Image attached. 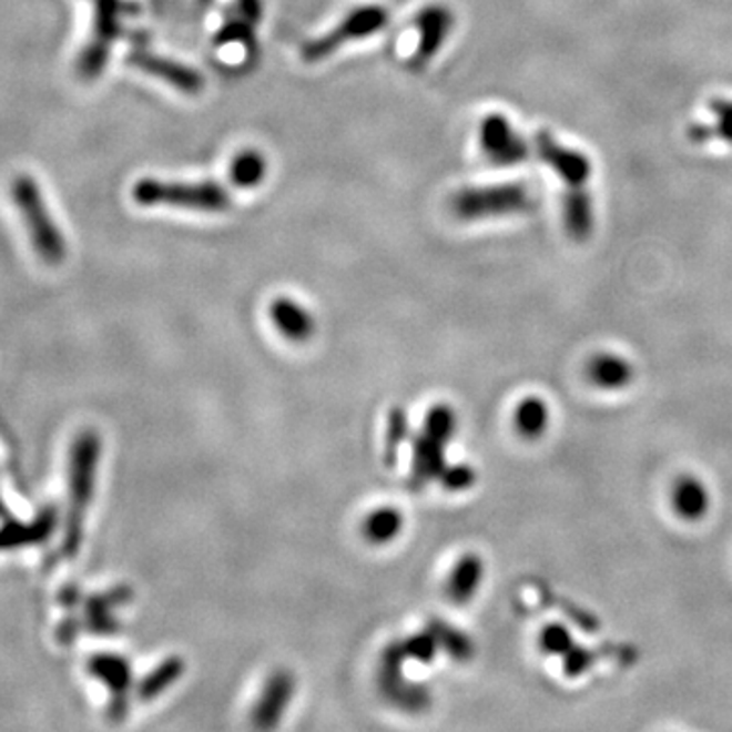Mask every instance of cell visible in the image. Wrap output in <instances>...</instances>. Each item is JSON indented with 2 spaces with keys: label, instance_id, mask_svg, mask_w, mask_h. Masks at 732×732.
<instances>
[{
  "label": "cell",
  "instance_id": "1",
  "mask_svg": "<svg viewBox=\"0 0 732 732\" xmlns=\"http://www.w3.org/2000/svg\"><path fill=\"white\" fill-rule=\"evenodd\" d=\"M100 448L102 444L94 431H82L73 441L70 458V509L65 517L61 548L65 558H75L84 541L85 511L94 497Z\"/></svg>",
  "mask_w": 732,
  "mask_h": 732
},
{
  "label": "cell",
  "instance_id": "2",
  "mask_svg": "<svg viewBox=\"0 0 732 732\" xmlns=\"http://www.w3.org/2000/svg\"><path fill=\"white\" fill-rule=\"evenodd\" d=\"M536 197L525 183H492L462 187L450 197L451 214L462 222L529 214Z\"/></svg>",
  "mask_w": 732,
  "mask_h": 732
},
{
  "label": "cell",
  "instance_id": "3",
  "mask_svg": "<svg viewBox=\"0 0 732 732\" xmlns=\"http://www.w3.org/2000/svg\"><path fill=\"white\" fill-rule=\"evenodd\" d=\"M11 195L14 206L19 207L29 238L33 243L37 255L48 265H60L65 258V241L61 236L55 220L51 218L43 192L33 175L19 173L11 183Z\"/></svg>",
  "mask_w": 732,
  "mask_h": 732
},
{
  "label": "cell",
  "instance_id": "4",
  "mask_svg": "<svg viewBox=\"0 0 732 732\" xmlns=\"http://www.w3.org/2000/svg\"><path fill=\"white\" fill-rule=\"evenodd\" d=\"M133 200L139 206L187 207L212 214L231 206V195L218 183L161 182L155 177L134 183Z\"/></svg>",
  "mask_w": 732,
  "mask_h": 732
},
{
  "label": "cell",
  "instance_id": "5",
  "mask_svg": "<svg viewBox=\"0 0 732 732\" xmlns=\"http://www.w3.org/2000/svg\"><path fill=\"white\" fill-rule=\"evenodd\" d=\"M387 21H389V12L385 11L383 7H378V4L354 9L332 31L307 41L302 48V60L305 63H317V61L326 60L329 55H334L342 45L356 41V39L375 35L387 24Z\"/></svg>",
  "mask_w": 732,
  "mask_h": 732
},
{
  "label": "cell",
  "instance_id": "6",
  "mask_svg": "<svg viewBox=\"0 0 732 732\" xmlns=\"http://www.w3.org/2000/svg\"><path fill=\"white\" fill-rule=\"evenodd\" d=\"M124 12H126V4L122 0H94L92 39L82 49L80 60H78V73L84 80H94L104 72L106 61H109L110 45L121 35Z\"/></svg>",
  "mask_w": 732,
  "mask_h": 732
},
{
  "label": "cell",
  "instance_id": "7",
  "mask_svg": "<svg viewBox=\"0 0 732 732\" xmlns=\"http://www.w3.org/2000/svg\"><path fill=\"white\" fill-rule=\"evenodd\" d=\"M478 141L482 155L497 167L519 165L529 155V146L523 136L515 131L511 121L500 112H490L482 119Z\"/></svg>",
  "mask_w": 732,
  "mask_h": 732
},
{
  "label": "cell",
  "instance_id": "8",
  "mask_svg": "<svg viewBox=\"0 0 732 732\" xmlns=\"http://www.w3.org/2000/svg\"><path fill=\"white\" fill-rule=\"evenodd\" d=\"M536 153L566 187H586L592 177V159L580 149L563 145L548 131L536 134Z\"/></svg>",
  "mask_w": 732,
  "mask_h": 732
},
{
  "label": "cell",
  "instance_id": "9",
  "mask_svg": "<svg viewBox=\"0 0 732 732\" xmlns=\"http://www.w3.org/2000/svg\"><path fill=\"white\" fill-rule=\"evenodd\" d=\"M88 671L104 683L112 694L110 702V719H124L129 710V690L133 685V670L126 659L112 653H98L88 661Z\"/></svg>",
  "mask_w": 732,
  "mask_h": 732
},
{
  "label": "cell",
  "instance_id": "10",
  "mask_svg": "<svg viewBox=\"0 0 732 732\" xmlns=\"http://www.w3.org/2000/svg\"><path fill=\"white\" fill-rule=\"evenodd\" d=\"M415 27L419 33V41L409 63L415 70H421L438 55L439 49L446 43L454 27V14L450 9L441 4H431L417 14Z\"/></svg>",
  "mask_w": 732,
  "mask_h": 732
},
{
  "label": "cell",
  "instance_id": "11",
  "mask_svg": "<svg viewBox=\"0 0 732 732\" xmlns=\"http://www.w3.org/2000/svg\"><path fill=\"white\" fill-rule=\"evenodd\" d=\"M129 61L133 63L136 70L149 73L157 80H163L165 84L180 90L183 94H200L206 85L204 75L197 70H192V68H187L185 63H180V61L155 55L151 51H136L129 58Z\"/></svg>",
  "mask_w": 732,
  "mask_h": 732
},
{
  "label": "cell",
  "instance_id": "12",
  "mask_svg": "<svg viewBox=\"0 0 732 732\" xmlns=\"http://www.w3.org/2000/svg\"><path fill=\"white\" fill-rule=\"evenodd\" d=\"M295 694V680L287 670L275 671L253 710V722L256 729H273L281 722L283 712L289 706Z\"/></svg>",
  "mask_w": 732,
  "mask_h": 732
},
{
  "label": "cell",
  "instance_id": "13",
  "mask_svg": "<svg viewBox=\"0 0 732 732\" xmlns=\"http://www.w3.org/2000/svg\"><path fill=\"white\" fill-rule=\"evenodd\" d=\"M670 497L671 509L685 523L702 521L712 507L710 490L704 485V480L698 476H680L671 487Z\"/></svg>",
  "mask_w": 732,
  "mask_h": 732
},
{
  "label": "cell",
  "instance_id": "14",
  "mask_svg": "<svg viewBox=\"0 0 732 732\" xmlns=\"http://www.w3.org/2000/svg\"><path fill=\"white\" fill-rule=\"evenodd\" d=\"M594 204L586 187H568L561 200V222L563 231L576 241H588L594 232Z\"/></svg>",
  "mask_w": 732,
  "mask_h": 732
},
{
  "label": "cell",
  "instance_id": "15",
  "mask_svg": "<svg viewBox=\"0 0 732 732\" xmlns=\"http://www.w3.org/2000/svg\"><path fill=\"white\" fill-rule=\"evenodd\" d=\"M133 590L126 586H116L106 594H94L85 600V629L100 637H110L119 631V621L112 610L131 602Z\"/></svg>",
  "mask_w": 732,
  "mask_h": 732
},
{
  "label": "cell",
  "instance_id": "16",
  "mask_svg": "<svg viewBox=\"0 0 732 732\" xmlns=\"http://www.w3.org/2000/svg\"><path fill=\"white\" fill-rule=\"evenodd\" d=\"M268 316L281 334L293 342L309 340L316 332V319L305 309L304 305L297 304L289 297H277L268 305Z\"/></svg>",
  "mask_w": 732,
  "mask_h": 732
},
{
  "label": "cell",
  "instance_id": "17",
  "mask_svg": "<svg viewBox=\"0 0 732 732\" xmlns=\"http://www.w3.org/2000/svg\"><path fill=\"white\" fill-rule=\"evenodd\" d=\"M586 375L594 387L612 393L627 389L633 383L634 370L633 365L621 354L598 353L588 360Z\"/></svg>",
  "mask_w": 732,
  "mask_h": 732
},
{
  "label": "cell",
  "instance_id": "18",
  "mask_svg": "<svg viewBox=\"0 0 732 732\" xmlns=\"http://www.w3.org/2000/svg\"><path fill=\"white\" fill-rule=\"evenodd\" d=\"M55 525H58V511L53 507H48L39 512V517L31 525L7 521L0 527V549L43 543L53 533Z\"/></svg>",
  "mask_w": 732,
  "mask_h": 732
},
{
  "label": "cell",
  "instance_id": "19",
  "mask_svg": "<svg viewBox=\"0 0 732 732\" xmlns=\"http://www.w3.org/2000/svg\"><path fill=\"white\" fill-rule=\"evenodd\" d=\"M261 12H263L261 0H236V9L226 19V23L222 24L216 43L218 45L251 43L255 37L256 23L261 21Z\"/></svg>",
  "mask_w": 732,
  "mask_h": 732
},
{
  "label": "cell",
  "instance_id": "20",
  "mask_svg": "<svg viewBox=\"0 0 732 732\" xmlns=\"http://www.w3.org/2000/svg\"><path fill=\"white\" fill-rule=\"evenodd\" d=\"M444 446L446 444L431 438L426 431L414 439V468H411L414 487H421V485L436 480L446 470Z\"/></svg>",
  "mask_w": 732,
  "mask_h": 732
},
{
  "label": "cell",
  "instance_id": "21",
  "mask_svg": "<svg viewBox=\"0 0 732 732\" xmlns=\"http://www.w3.org/2000/svg\"><path fill=\"white\" fill-rule=\"evenodd\" d=\"M485 578V561L476 553H466L458 563L451 568L446 592L454 604H466L472 600L482 584Z\"/></svg>",
  "mask_w": 732,
  "mask_h": 732
},
{
  "label": "cell",
  "instance_id": "22",
  "mask_svg": "<svg viewBox=\"0 0 732 732\" xmlns=\"http://www.w3.org/2000/svg\"><path fill=\"white\" fill-rule=\"evenodd\" d=\"M549 421H551L549 405L546 399L536 395H529L523 401H519L512 414V426L525 439L541 438L548 431Z\"/></svg>",
  "mask_w": 732,
  "mask_h": 732
},
{
  "label": "cell",
  "instance_id": "23",
  "mask_svg": "<svg viewBox=\"0 0 732 732\" xmlns=\"http://www.w3.org/2000/svg\"><path fill=\"white\" fill-rule=\"evenodd\" d=\"M183 673H185V661L182 658L165 659L141 680V683L136 685V694L143 702H151L157 695L167 692L177 680H182Z\"/></svg>",
  "mask_w": 732,
  "mask_h": 732
},
{
  "label": "cell",
  "instance_id": "24",
  "mask_svg": "<svg viewBox=\"0 0 732 732\" xmlns=\"http://www.w3.org/2000/svg\"><path fill=\"white\" fill-rule=\"evenodd\" d=\"M267 175V159L256 149H244L231 163V180L236 187L251 190L261 185Z\"/></svg>",
  "mask_w": 732,
  "mask_h": 732
},
{
  "label": "cell",
  "instance_id": "25",
  "mask_svg": "<svg viewBox=\"0 0 732 732\" xmlns=\"http://www.w3.org/2000/svg\"><path fill=\"white\" fill-rule=\"evenodd\" d=\"M401 529L403 515L393 507H383V509L370 512L363 523L366 541L375 543V546L390 543L395 537L401 533Z\"/></svg>",
  "mask_w": 732,
  "mask_h": 732
},
{
  "label": "cell",
  "instance_id": "26",
  "mask_svg": "<svg viewBox=\"0 0 732 732\" xmlns=\"http://www.w3.org/2000/svg\"><path fill=\"white\" fill-rule=\"evenodd\" d=\"M429 631L438 639L439 649H444L451 658L464 661V659L472 655V649H475L472 641L466 634L460 633L458 629L450 627V624L441 621H431L429 622Z\"/></svg>",
  "mask_w": 732,
  "mask_h": 732
},
{
  "label": "cell",
  "instance_id": "27",
  "mask_svg": "<svg viewBox=\"0 0 732 732\" xmlns=\"http://www.w3.org/2000/svg\"><path fill=\"white\" fill-rule=\"evenodd\" d=\"M456 429H458V417L454 414V409H451L450 405L439 403V405H434V407L429 409L424 431L429 434L431 438L439 439L441 444H448V441L454 438Z\"/></svg>",
  "mask_w": 732,
  "mask_h": 732
},
{
  "label": "cell",
  "instance_id": "28",
  "mask_svg": "<svg viewBox=\"0 0 732 732\" xmlns=\"http://www.w3.org/2000/svg\"><path fill=\"white\" fill-rule=\"evenodd\" d=\"M409 436V419L401 407H393L387 417V434H385V460L395 464L397 451Z\"/></svg>",
  "mask_w": 732,
  "mask_h": 732
},
{
  "label": "cell",
  "instance_id": "29",
  "mask_svg": "<svg viewBox=\"0 0 732 732\" xmlns=\"http://www.w3.org/2000/svg\"><path fill=\"white\" fill-rule=\"evenodd\" d=\"M539 645L549 655H560V658H563L566 653H570L576 647L573 645L572 633L560 622H551L541 631Z\"/></svg>",
  "mask_w": 732,
  "mask_h": 732
},
{
  "label": "cell",
  "instance_id": "30",
  "mask_svg": "<svg viewBox=\"0 0 732 732\" xmlns=\"http://www.w3.org/2000/svg\"><path fill=\"white\" fill-rule=\"evenodd\" d=\"M403 651H405V658L414 659V661H419V663H429L434 661V658L438 655V639L434 637V633L427 629L426 633H417L415 637H409L407 641H403Z\"/></svg>",
  "mask_w": 732,
  "mask_h": 732
},
{
  "label": "cell",
  "instance_id": "31",
  "mask_svg": "<svg viewBox=\"0 0 732 732\" xmlns=\"http://www.w3.org/2000/svg\"><path fill=\"white\" fill-rule=\"evenodd\" d=\"M441 485L446 490H454L460 492L466 488L472 487L476 480L475 468L466 466V464H458V466H446V470L439 476Z\"/></svg>",
  "mask_w": 732,
  "mask_h": 732
},
{
  "label": "cell",
  "instance_id": "32",
  "mask_svg": "<svg viewBox=\"0 0 732 732\" xmlns=\"http://www.w3.org/2000/svg\"><path fill=\"white\" fill-rule=\"evenodd\" d=\"M712 112H714V134L732 143V102L716 100L712 104Z\"/></svg>",
  "mask_w": 732,
  "mask_h": 732
},
{
  "label": "cell",
  "instance_id": "33",
  "mask_svg": "<svg viewBox=\"0 0 732 732\" xmlns=\"http://www.w3.org/2000/svg\"><path fill=\"white\" fill-rule=\"evenodd\" d=\"M563 665H566V673L568 675H578V673L588 670V665H590V653L584 651V649H576L573 647L570 653L563 655Z\"/></svg>",
  "mask_w": 732,
  "mask_h": 732
},
{
  "label": "cell",
  "instance_id": "34",
  "mask_svg": "<svg viewBox=\"0 0 732 732\" xmlns=\"http://www.w3.org/2000/svg\"><path fill=\"white\" fill-rule=\"evenodd\" d=\"M80 629H82V621H78V619L70 617V619H65V621L61 622V627L58 629V639H60L61 643L70 645L73 639L78 637V633H80Z\"/></svg>",
  "mask_w": 732,
  "mask_h": 732
},
{
  "label": "cell",
  "instance_id": "35",
  "mask_svg": "<svg viewBox=\"0 0 732 732\" xmlns=\"http://www.w3.org/2000/svg\"><path fill=\"white\" fill-rule=\"evenodd\" d=\"M82 600V592L78 586H65L63 592H61V604L68 607V609H73L78 602Z\"/></svg>",
  "mask_w": 732,
  "mask_h": 732
},
{
  "label": "cell",
  "instance_id": "36",
  "mask_svg": "<svg viewBox=\"0 0 732 732\" xmlns=\"http://www.w3.org/2000/svg\"><path fill=\"white\" fill-rule=\"evenodd\" d=\"M0 515H7V509H4V505H2V499H0Z\"/></svg>",
  "mask_w": 732,
  "mask_h": 732
}]
</instances>
